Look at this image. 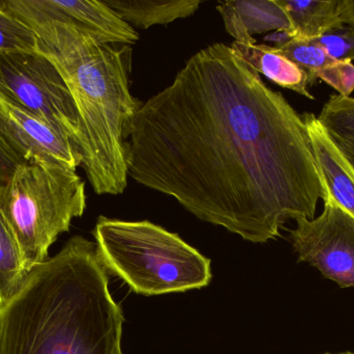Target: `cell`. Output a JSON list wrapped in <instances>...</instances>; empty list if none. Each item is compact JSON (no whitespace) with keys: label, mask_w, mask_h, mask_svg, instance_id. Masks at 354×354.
Segmentation results:
<instances>
[{"label":"cell","mask_w":354,"mask_h":354,"mask_svg":"<svg viewBox=\"0 0 354 354\" xmlns=\"http://www.w3.org/2000/svg\"><path fill=\"white\" fill-rule=\"evenodd\" d=\"M127 147L131 178L250 242L313 220L328 195L303 116L223 43L141 104Z\"/></svg>","instance_id":"1"},{"label":"cell","mask_w":354,"mask_h":354,"mask_svg":"<svg viewBox=\"0 0 354 354\" xmlns=\"http://www.w3.org/2000/svg\"><path fill=\"white\" fill-rule=\"evenodd\" d=\"M124 322L97 245L74 236L0 308V354H124Z\"/></svg>","instance_id":"2"},{"label":"cell","mask_w":354,"mask_h":354,"mask_svg":"<svg viewBox=\"0 0 354 354\" xmlns=\"http://www.w3.org/2000/svg\"><path fill=\"white\" fill-rule=\"evenodd\" d=\"M37 37V52L57 69L74 99L85 136L82 166L97 195L128 186V139L141 103L130 89L132 48L102 43L91 31L45 18L22 0H4Z\"/></svg>","instance_id":"3"},{"label":"cell","mask_w":354,"mask_h":354,"mask_svg":"<svg viewBox=\"0 0 354 354\" xmlns=\"http://www.w3.org/2000/svg\"><path fill=\"white\" fill-rule=\"evenodd\" d=\"M97 255L108 272L137 294L153 297L207 287L212 262L176 233L147 220L100 216L93 230Z\"/></svg>","instance_id":"4"},{"label":"cell","mask_w":354,"mask_h":354,"mask_svg":"<svg viewBox=\"0 0 354 354\" xmlns=\"http://www.w3.org/2000/svg\"><path fill=\"white\" fill-rule=\"evenodd\" d=\"M85 209L84 181L76 170L62 164L24 162L0 185V211L18 243L27 274L47 260L51 245Z\"/></svg>","instance_id":"5"},{"label":"cell","mask_w":354,"mask_h":354,"mask_svg":"<svg viewBox=\"0 0 354 354\" xmlns=\"http://www.w3.org/2000/svg\"><path fill=\"white\" fill-rule=\"evenodd\" d=\"M0 91L68 137L83 158L84 131L76 104L62 75L43 54H1Z\"/></svg>","instance_id":"6"},{"label":"cell","mask_w":354,"mask_h":354,"mask_svg":"<svg viewBox=\"0 0 354 354\" xmlns=\"http://www.w3.org/2000/svg\"><path fill=\"white\" fill-rule=\"evenodd\" d=\"M324 211L313 220H297L289 231L299 262L317 268L341 288H354V218L328 191Z\"/></svg>","instance_id":"7"},{"label":"cell","mask_w":354,"mask_h":354,"mask_svg":"<svg viewBox=\"0 0 354 354\" xmlns=\"http://www.w3.org/2000/svg\"><path fill=\"white\" fill-rule=\"evenodd\" d=\"M0 139L27 163L82 166L80 150L43 118L0 91Z\"/></svg>","instance_id":"8"},{"label":"cell","mask_w":354,"mask_h":354,"mask_svg":"<svg viewBox=\"0 0 354 354\" xmlns=\"http://www.w3.org/2000/svg\"><path fill=\"white\" fill-rule=\"evenodd\" d=\"M48 19L74 23L91 31L102 43L135 44L138 33L104 1L97 0H22Z\"/></svg>","instance_id":"9"},{"label":"cell","mask_w":354,"mask_h":354,"mask_svg":"<svg viewBox=\"0 0 354 354\" xmlns=\"http://www.w3.org/2000/svg\"><path fill=\"white\" fill-rule=\"evenodd\" d=\"M227 33L239 44H256L254 35L285 31L292 37L293 27L279 0H229L216 6Z\"/></svg>","instance_id":"10"},{"label":"cell","mask_w":354,"mask_h":354,"mask_svg":"<svg viewBox=\"0 0 354 354\" xmlns=\"http://www.w3.org/2000/svg\"><path fill=\"white\" fill-rule=\"evenodd\" d=\"M304 122L318 168L337 203L354 218V170L337 149L315 114H304Z\"/></svg>","instance_id":"11"},{"label":"cell","mask_w":354,"mask_h":354,"mask_svg":"<svg viewBox=\"0 0 354 354\" xmlns=\"http://www.w3.org/2000/svg\"><path fill=\"white\" fill-rule=\"evenodd\" d=\"M230 47L259 74L284 89H291L310 100L315 97L310 93L307 73L281 54L272 46L263 44H239L234 42Z\"/></svg>","instance_id":"12"},{"label":"cell","mask_w":354,"mask_h":354,"mask_svg":"<svg viewBox=\"0 0 354 354\" xmlns=\"http://www.w3.org/2000/svg\"><path fill=\"white\" fill-rule=\"evenodd\" d=\"M129 24L149 28L185 19L199 8L201 0H103Z\"/></svg>","instance_id":"13"},{"label":"cell","mask_w":354,"mask_h":354,"mask_svg":"<svg viewBox=\"0 0 354 354\" xmlns=\"http://www.w3.org/2000/svg\"><path fill=\"white\" fill-rule=\"evenodd\" d=\"M290 19L293 37L317 39L335 27L344 25L341 0H279Z\"/></svg>","instance_id":"14"},{"label":"cell","mask_w":354,"mask_h":354,"mask_svg":"<svg viewBox=\"0 0 354 354\" xmlns=\"http://www.w3.org/2000/svg\"><path fill=\"white\" fill-rule=\"evenodd\" d=\"M317 118L354 170V98L330 96Z\"/></svg>","instance_id":"15"},{"label":"cell","mask_w":354,"mask_h":354,"mask_svg":"<svg viewBox=\"0 0 354 354\" xmlns=\"http://www.w3.org/2000/svg\"><path fill=\"white\" fill-rule=\"evenodd\" d=\"M26 276L18 243L0 211V308L8 303Z\"/></svg>","instance_id":"16"},{"label":"cell","mask_w":354,"mask_h":354,"mask_svg":"<svg viewBox=\"0 0 354 354\" xmlns=\"http://www.w3.org/2000/svg\"><path fill=\"white\" fill-rule=\"evenodd\" d=\"M274 47L307 73L310 85L317 81V75L320 71L335 60L316 39L289 37Z\"/></svg>","instance_id":"17"},{"label":"cell","mask_w":354,"mask_h":354,"mask_svg":"<svg viewBox=\"0 0 354 354\" xmlns=\"http://www.w3.org/2000/svg\"><path fill=\"white\" fill-rule=\"evenodd\" d=\"M37 52L33 29L12 14L2 0L0 8V55L10 52Z\"/></svg>","instance_id":"18"},{"label":"cell","mask_w":354,"mask_h":354,"mask_svg":"<svg viewBox=\"0 0 354 354\" xmlns=\"http://www.w3.org/2000/svg\"><path fill=\"white\" fill-rule=\"evenodd\" d=\"M317 42L336 60L353 62L354 29L348 25L335 27L317 37Z\"/></svg>","instance_id":"19"},{"label":"cell","mask_w":354,"mask_h":354,"mask_svg":"<svg viewBox=\"0 0 354 354\" xmlns=\"http://www.w3.org/2000/svg\"><path fill=\"white\" fill-rule=\"evenodd\" d=\"M317 80H322L334 87L338 95L351 97L354 91V64L353 62L335 60L320 71Z\"/></svg>","instance_id":"20"},{"label":"cell","mask_w":354,"mask_h":354,"mask_svg":"<svg viewBox=\"0 0 354 354\" xmlns=\"http://www.w3.org/2000/svg\"><path fill=\"white\" fill-rule=\"evenodd\" d=\"M23 163L24 161L0 139V185L6 184L16 168Z\"/></svg>","instance_id":"21"},{"label":"cell","mask_w":354,"mask_h":354,"mask_svg":"<svg viewBox=\"0 0 354 354\" xmlns=\"http://www.w3.org/2000/svg\"><path fill=\"white\" fill-rule=\"evenodd\" d=\"M341 19L354 29V0H341Z\"/></svg>","instance_id":"22"},{"label":"cell","mask_w":354,"mask_h":354,"mask_svg":"<svg viewBox=\"0 0 354 354\" xmlns=\"http://www.w3.org/2000/svg\"><path fill=\"white\" fill-rule=\"evenodd\" d=\"M324 354H334V353H324ZM336 354H354L353 353H336Z\"/></svg>","instance_id":"23"},{"label":"cell","mask_w":354,"mask_h":354,"mask_svg":"<svg viewBox=\"0 0 354 354\" xmlns=\"http://www.w3.org/2000/svg\"><path fill=\"white\" fill-rule=\"evenodd\" d=\"M2 6V0H0V8H1Z\"/></svg>","instance_id":"24"}]
</instances>
